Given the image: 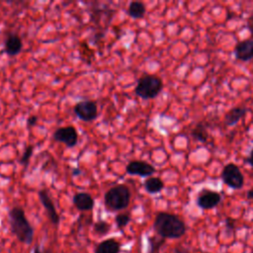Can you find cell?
<instances>
[{
    "mask_svg": "<svg viewBox=\"0 0 253 253\" xmlns=\"http://www.w3.org/2000/svg\"><path fill=\"white\" fill-rule=\"evenodd\" d=\"M153 227L157 234L162 238L176 239L186 233L185 222L176 214L161 211L155 216Z\"/></svg>",
    "mask_w": 253,
    "mask_h": 253,
    "instance_id": "6da1fadb",
    "label": "cell"
},
{
    "mask_svg": "<svg viewBox=\"0 0 253 253\" xmlns=\"http://www.w3.org/2000/svg\"><path fill=\"white\" fill-rule=\"evenodd\" d=\"M9 222L12 233L18 240L25 244H31L34 239V228L27 219L23 209L15 207L9 211Z\"/></svg>",
    "mask_w": 253,
    "mask_h": 253,
    "instance_id": "7a4b0ae2",
    "label": "cell"
},
{
    "mask_svg": "<svg viewBox=\"0 0 253 253\" xmlns=\"http://www.w3.org/2000/svg\"><path fill=\"white\" fill-rule=\"evenodd\" d=\"M130 201V192L126 185H117L109 189L104 196L105 206L111 211L126 209Z\"/></svg>",
    "mask_w": 253,
    "mask_h": 253,
    "instance_id": "3957f363",
    "label": "cell"
},
{
    "mask_svg": "<svg viewBox=\"0 0 253 253\" xmlns=\"http://www.w3.org/2000/svg\"><path fill=\"white\" fill-rule=\"evenodd\" d=\"M162 80L155 75H144L140 77L135 86V94L144 99H154L162 91Z\"/></svg>",
    "mask_w": 253,
    "mask_h": 253,
    "instance_id": "277c9868",
    "label": "cell"
},
{
    "mask_svg": "<svg viewBox=\"0 0 253 253\" xmlns=\"http://www.w3.org/2000/svg\"><path fill=\"white\" fill-rule=\"evenodd\" d=\"M221 179L225 185L232 189H240L244 185V176L234 163H228L223 167Z\"/></svg>",
    "mask_w": 253,
    "mask_h": 253,
    "instance_id": "5b68a950",
    "label": "cell"
},
{
    "mask_svg": "<svg viewBox=\"0 0 253 253\" xmlns=\"http://www.w3.org/2000/svg\"><path fill=\"white\" fill-rule=\"evenodd\" d=\"M73 112L81 121L91 122L97 118L98 108L94 101L86 100L78 102L73 107Z\"/></svg>",
    "mask_w": 253,
    "mask_h": 253,
    "instance_id": "8992f818",
    "label": "cell"
},
{
    "mask_svg": "<svg viewBox=\"0 0 253 253\" xmlns=\"http://www.w3.org/2000/svg\"><path fill=\"white\" fill-rule=\"evenodd\" d=\"M53 139L58 142H63L67 147H73L78 141L77 130L72 126L59 127L53 132Z\"/></svg>",
    "mask_w": 253,
    "mask_h": 253,
    "instance_id": "52a82bcc",
    "label": "cell"
},
{
    "mask_svg": "<svg viewBox=\"0 0 253 253\" xmlns=\"http://www.w3.org/2000/svg\"><path fill=\"white\" fill-rule=\"evenodd\" d=\"M221 202L219 193L210 190H204L197 199V205L203 210H211L215 208Z\"/></svg>",
    "mask_w": 253,
    "mask_h": 253,
    "instance_id": "ba28073f",
    "label": "cell"
},
{
    "mask_svg": "<svg viewBox=\"0 0 253 253\" xmlns=\"http://www.w3.org/2000/svg\"><path fill=\"white\" fill-rule=\"evenodd\" d=\"M126 170L129 175H136L140 177H148L155 172V168L151 164L141 160L130 161L127 163Z\"/></svg>",
    "mask_w": 253,
    "mask_h": 253,
    "instance_id": "9c48e42d",
    "label": "cell"
},
{
    "mask_svg": "<svg viewBox=\"0 0 253 253\" xmlns=\"http://www.w3.org/2000/svg\"><path fill=\"white\" fill-rule=\"evenodd\" d=\"M39 198L40 201L42 203V205L43 206V208L46 211V213L48 215L49 220L51 221V223H53L54 225H57L59 223V215L56 212L55 207L53 205V202L51 201L48 193L46 192V190L42 189L39 192Z\"/></svg>",
    "mask_w": 253,
    "mask_h": 253,
    "instance_id": "30bf717a",
    "label": "cell"
},
{
    "mask_svg": "<svg viewBox=\"0 0 253 253\" xmlns=\"http://www.w3.org/2000/svg\"><path fill=\"white\" fill-rule=\"evenodd\" d=\"M234 52L235 57L238 60L249 61L253 59V39H248L237 42Z\"/></svg>",
    "mask_w": 253,
    "mask_h": 253,
    "instance_id": "8fae6325",
    "label": "cell"
},
{
    "mask_svg": "<svg viewBox=\"0 0 253 253\" xmlns=\"http://www.w3.org/2000/svg\"><path fill=\"white\" fill-rule=\"evenodd\" d=\"M5 52L10 56H15L22 50L23 42L22 39L16 34H10L5 40L4 45Z\"/></svg>",
    "mask_w": 253,
    "mask_h": 253,
    "instance_id": "7c38bea8",
    "label": "cell"
},
{
    "mask_svg": "<svg viewBox=\"0 0 253 253\" xmlns=\"http://www.w3.org/2000/svg\"><path fill=\"white\" fill-rule=\"evenodd\" d=\"M73 204L79 211H90L94 207V199L88 193H77L73 197Z\"/></svg>",
    "mask_w": 253,
    "mask_h": 253,
    "instance_id": "4fadbf2b",
    "label": "cell"
},
{
    "mask_svg": "<svg viewBox=\"0 0 253 253\" xmlns=\"http://www.w3.org/2000/svg\"><path fill=\"white\" fill-rule=\"evenodd\" d=\"M247 109L245 107H235L229 110L224 116V124L227 126H232L236 125L247 113Z\"/></svg>",
    "mask_w": 253,
    "mask_h": 253,
    "instance_id": "5bb4252c",
    "label": "cell"
},
{
    "mask_svg": "<svg viewBox=\"0 0 253 253\" xmlns=\"http://www.w3.org/2000/svg\"><path fill=\"white\" fill-rule=\"evenodd\" d=\"M95 253H120V243L113 238L106 239L96 247Z\"/></svg>",
    "mask_w": 253,
    "mask_h": 253,
    "instance_id": "9a60e30c",
    "label": "cell"
},
{
    "mask_svg": "<svg viewBox=\"0 0 253 253\" xmlns=\"http://www.w3.org/2000/svg\"><path fill=\"white\" fill-rule=\"evenodd\" d=\"M191 135L198 141L201 142H207L209 138V132H208V126L204 122L198 123L196 126L192 129Z\"/></svg>",
    "mask_w": 253,
    "mask_h": 253,
    "instance_id": "2e32d148",
    "label": "cell"
},
{
    "mask_svg": "<svg viewBox=\"0 0 253 253\" xmlns=\"http://www.w3.org/2000/svg\"><path fill=\"white\" fill-rule=\"evenodd\" d=\"M144 188L149 194H157L164 188V183L158 177H150L144 182Z\"/></svg>",
    "mask_w": 253,
    "mask_h": 253,
    "instance_id": "e0dca14e",
    "label": "cell"
},
{
    "mask_svg": "<svg viewBox=\"0 0 253 253\" xmlns=\"http://www.w3.org/2000/svg\"><path fill=\"white\" fill-rule=\"evenodd\" d=\"M145 12H146L145 5L142 2H138V1L130 2L128 5V8H127L128 16L133 19L142 18L144 16Z\"/></svg>",
    "mask_w": 253,
    "mask_h": 253,
    "instance_id": "ac0fdd59",
    "label": "cell"
},
{
    "mask_svg": "<svg viewBox=\"0 0 253 253\" xmlns=\"http://www.w3.org/2000/svg\"><path fill=\"white\" fill-rule=\"evenodd\" d=\"M148 243H149L148 253H158L162 245L165 243V239L162 237L152 236L148 238Z\"/></svg>",
    "mask_w": 253,
    "mask_h": 253,
    "instance_id": "d6986e66",
    "label": "cell"
},
{
    "mask_svg": "<svg viewBox=\"0 0 253 253\" xmlns=\"http://www.w3.org/2000/svg\"><path fill=\"white\" fill-rule=\"evenodd\" d=\"M110 228H111V225H110L108 222L104 221V220H99V221H97V222L94 224V230H95L98 234H100V235L107 234V233L109 232Z\"/></svg>",
    "mask_w": 253,
    "mask_h": 253,
    "instance_id": "ffe728a7",
    "label": "cell"
},
{
    "mask_svg": "<svg viewBox=\"0 0 253 253\" xmlns=\"http://www.w3.org/2000/svg\"><path fill=\"white\" fill-rule=\"evenodd\" d=\"M33 150H34V147H33L32 145H29V146L25 149V151H24L22 157H21L20 160H19V162H20L23 166L27 167V166L29 165V161H30V158H31V156H32V154H33Z\"/></svg>",
    "mask_w": 253,
    "mask_h": 253,
    "instance_id": "44dd1931",
    "label": "cell"
},
{
    "mask_svg": "<svg viewBox=\"0 0 253 253\" xmlns=\"http://www.w3.org/2000/svg\"><path fill=\"white\" fill-rule=\"evenodd\" d=\"M130 221V217L126 213H121L116 216V223L119 228L125 227Z\"/></svg>",
    "mask_w": 253,
    "mask_h": 253,
    "instance_id": "7402d4cb",
    "label": "cell"
},
{
    "mask_svg": "<svg viewBox=\"0 0 253 253\" xmlns=\"http://www.w3.org/2000/svg\"><path fill=\"white\" fill-rule=\"evenodd\" d=\"M225 226L229 230L234 229V227H235V220L232 219L231 217H226V219H225Z\"/></svg>",
    "mask_w": 253,
    "mask_h": 253,
    "instance_id": "603a6c76",
    "label": "cell"
},
{
    "mask_svg": "<svg viewBox=\"0 0 253 253\" xmlns=\"http://www.w3.org/2000/svg\"><path fill=\"white\" fill-rule=\"evenodd\" d=\"M37 123H38V117L37 116H31V117L28 118L27 126H28V127H32V126H36Z\"/></svg>",
    "mask_w": 253,
    "mask_h": 253,
    "instance_id": "cb8c5ba5",
    "label": "cell"
},
{
    "mask_svg": "<svg viewBox=\"0 0 253 253\" xmlns=\"http://www.w3.org/2000/svg\"><path fill=\"white\" fill-rule=\"evenodd\" d=\"M173 253H189V249L184 246H177L176 248H174Z\"/></svg>",
    "mask_w": 253,
    "mask_h": 253,
    "instance_id": "d4e9b609",
    "label": "cell"
},
{
    "mask_svg": "<svg viewBox=\"0 0 253 253\" xmlns=\"http://www.w3.org/2000/svg\"><path fill=\"white\" fill-rule=\"evenodd\" d=\"M245 163H248L253 168V148H252L249 156L245 159Z\"/></svg>",
    "mask_w": 253,
    "mask_h": 253,
    "instance_id": "484cf974",
    "label": "cell"
},
{
    "mask_svg": "<svg viewBox=\"0 0 253 253\" xmlns=\"http://www.w3.org/2000/svg\"><path fill=\"white\" fill-rule=\"evenodd\" d=\"M247 28L249 29V31L251 32V34L253 35V16H251L249 19H248V22H247Z\"/></svg>",
    "mask_w": 253,
    "mask_h": 253,
    "instance_id": "4316f807",
    "label": "cell"
},
{
    "mask_svg": "<svg viewBox=\"0 0 253 253\" xmlns=\"http://www.w3.org/2000/svg\"><path fill=\"white\" fill-rule=\"evenodd\" d=\"M81 174V170L79 168H75L72 170V175L74 176H77V175H80Z\"/></svg>",
    "mask_w": 253,
    "mask_h": 253,
    "instance_id": "83f0119b",
    "label": "cell"
},
{
    "mask_svg": "<svg viewBox=\"0 0 253 253\" xmlns=\"http://www.w3.org/2000/svg\"><path fill=\"white\" fill-rule=\"evenodd\" d=\"M247 198L250 200H253V189H251L247 192Z\"/></svg>",
    "mask_w": 253,
    "mask_h": 253,
    "instance_id": "f1b7e54d",
    "label": "cell"
},
{
    "mask_svg": "<svg viewBox=\"0 0 253 253\" xmlns=\"http://www.w3.org/2000/svg\"><path fill=\"white\" fill-rule=\"evenodd\" d=\"M34 253H42V252L38 247H36L35 250H34Z\"/></svg>",
    "mask_w": 253,
    "mask_h": 253,
    "instance_id": "f546056e",
    "label": "cell"
},
{
    "mask_svg": "<svg viewBox=\"0 0 253 253\" xmlns=\"http://www.w3.org/2000/svg\"><path fill=\"white\" fill-rule=\"evenodd\" d=\"M252 253H253V252H252Z\"/></svg>",
    "mask_w": 253,
    "mask_h": 253,
    "instance_id": "4dcf8cb0",
    "label": "cell"
}]
</instances>
